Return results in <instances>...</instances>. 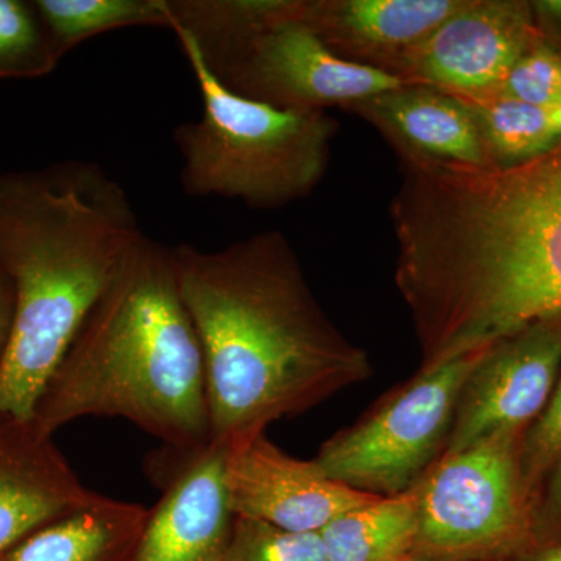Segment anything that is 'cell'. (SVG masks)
<instances>
[{
    "mask_svg": "<svg viewBox=\"0 0 561 561\" xmlns=\"http://www.w3.org/2000/svg\"><path fill=\"white\" fill-rule=\"evenodd\" d=\"M401 168L390 205L394 284L423 367L561 312V142L508 168Z\"/></svg>",
    "mask_w": 561,
    "mask_h": 561,
    "instance_id": "1",
    "label": "cell"
},
{
    "mask_svg": "<svg viewBox=\"0 0 561 561\" xmlns=\"http://www.w3.org/2000/svg\"><path fill=\"white\" fill-rule=\"evenodd\" d=\"M172 250L201 337L214 445L250 440L371 378L370 357L321 308L283 232Z\"/></svg>",
    "mask_w": 561,
    "mask_h": 561,
    "instance_id": "2",
    "label": "cell"
},
{
    "mask_svg": "<svg viewBox=\"0 0 561 561\" xmlns=\"http://www.w3.org/2000/svg\"><path fill=\"white\" fill-rule=\"evenodd\" d=\"M142 236L127 191L95 162L0 173V261L14 289L0 415L33 421L81 324Z\"/></svg>",
    "mask_w": 561,
    "mask_h": 561,
    "instance_id": "3",
    "label": "cell"
},
{
    "mask_svg": "<svg viewBox=\"0 0 561 561\" xmlns=\"http://www.w3.org/2000/svg\"><path fill=\"white\" fill-rule=\"evenodd\" d=\"M84 416L124 419L171 451L210 443L201 337L172 247L144 234L81 324L36 405L54 435Z\"/></svg>",
    "mask_w": 561,
    "mask_h": 561,
    "instance_id": "4",
    "label": "cell"
},
{
    "mask_svg": "<svg viewBox=\"0 0 561 561\" xmlns=\"http://www.w3.org/2000/svg\"><path fill=\"white\" fill-rule=\"evenodd\" d=\"M175 36L203 99L202 119L173 131L186 195L278 209L312 194L330 165L337 122L327 111L280 110L236 94L186 33Z\"/></svg>",
    "mask_w": 561,
    "mask_h": 561,
    "instance_id": "5",
    "label": "cell"
},
{
    "mask_svg": "<svg viewBox=\"0 0 561 561\" xmlns=\"http://www.w3.org/2000/svg\"><path fill=\"white\" fill-rule=\"evenodd\" d=\"M302 0H171L183 32L221 84L280 110L327 111L405 84L342 60L301 20Z\"/></svg>",
    "mask_w": 561,
    "mask_h": 561,
    "instance_id": "6",
    "label": "cell"
},
{
    "mask_svg": "<svg viewBox=\"0 0 561 561\" xmlns=\"http://www.w3.org/2000/svg\"><path fill=\"white\" fill-rule=\"evenodd\" d=\"M524 432L443 454L415 486L413 551L442 561H502L535 541V508L522 468Z\"/></svg>",
    "mask_w": 561,
    "mask_h": 561,
    "instance_id": "7",
    "label": "cell"
},
{
    "mask_svg": "<svg viewBox=\"0 0 561 561\" xmlns=\"http://www.w3.org/2000/svg\"><path fill=\"white\" fill-rule=\"evenodd\" d=\"M485 350L420 368L328 438L313 459L317 467L332 481L375 496L412 490L445 453L461 387Z\"/></svg>",
    "mask_w": 561,
    "mask_h": 561,
    "instance_id": "8",
    "label": "cell"
},
{
    "mask_svg": "<svg viewBox=\"0 0 561 561\" xmlns=\"http://www.w3.org/2000/svg\"><path fill=\"white\" fill-rule=\"evenodd\" d=\"M561 371V312L527 324L483 351L461 387L445 453L526 432Z\"/></svg>",
    "mask_w": 561,
    "mask_h": 561,
    "instance_id": "9",
    "label": "cell"
},
{
    "mask_svg": "<svg viewBox=\"0 0 561 561\" xmlns=\"http://www.w3.org/2000/svg\"><path fill=\"white\" fill-rule=\"evenodd\" d=\"M538 38L529 3L465 0L402 58L394 77L461 99L486 98L500 91L515 62Z\"/></svg>",
    "mask_w": 561,
    "mask_h": 561,
    "instance_id": "10",
    "label": "cell"
},
{
    "mask_svg": "<svg viewBox=\"0 0 561 561\" xmlns=\"http://www.w3.org/2000/svg\"><path fill=\"white\" fill-rule=\"evenodd\" d=\"M225 485L234 516L317 534L376 497L332 481L316 461L295 459L265 434L227 449Z\"/></svg>",
    "mask_w": 561,
    "mask_h": 561,
    "instance_id": "11",
    "label": "cell"
},
{
    "mask_svg": "<svg viewBox=\"0 0 561 561\" xmlns=\"http://www.w3.org/2000/svg\"><path fill=\"white\" fill-rule=\"evenodd\" d=\"M176 456L179 467L150 508L133 561H221L234 523L225 485L227 449L209 443Z\"/></svg>",
    "mask_w": 561,
    "mask_h": 561,
    "instance_id": "12",
    "label": "cell"
},
{
    "mask_svg": "<svg viewBox=\"0 0 561 561\" xmlns=\"http://www.w3.org/2000/svg\"><path fill=\"white\" fill-rule=\"evenodd\" d=\"M99 496L81 483L54 435L33 421L0 415V556Z\"/></svg>",
    "mask_w": 561,
    "mask_h": 561,
    "instance_id": "13",
    "label": "cell"
},
{
    "mask_svg": "<svg viewBox=\"0 0 561 561\" xmlns=\"http://www.w3.org/2000/svg\"><path fill=\"white\" fill-rule=\"evenodd\" d=\"M465 0H302L301 20L342 60L394 77L402 58Z\"/></svg>",
    "mask_w": 561,
    "mask_h": 561,
    "instance_id": "14",
    "label": "cell"
},
{
    "mask_svg": "<svg viewBox=\"0 0 561 561\" xmlns=\"http://www.w3.org/2000/svg\"><path fill=\"white\" fill-rule=\"evenodd\" d=\"M343 110L381 133L400 161L490 168L474 114L457 95L405 83Z\"/></svg>",
    "mask_w": 561,
    "mask_h": 561,
    "instance_id": "15",
    "label": "cell"
},
{
    "mask_svg": "<svg viewBox=\"0 0 561 561\" xmlns=\"http://www.w3.org/2000/svg\"><path fill=\"white\" fill-rule=\"evenodd\" d=\"M150 508L99 500L33 531L0 561H133Z\"/></svg>",
    "mask_w": 561,
    "mask_h": 561,
    "instance_id": "16",
    "label": "cell"
},
{
    "mask_svg": "<svg viewBox=\"0 0 561 561\" xmlns=\"http://www.w3.org/2000/svg\"><path fill=\"white\" fill-rule=\"evenodd\" d=\"M416 529L412 489L343 512L320 530V537L330 561H390L413 551Z\"/></svg>",
    "mask_w": 561,
    "mask_h": 561,
    "instance_id": "17",
    "label": "cell"
},
{
    "mask_svg": "<svg viewBox=\"0 0 561 561\" xmlns=\"http://www.w3.org/2000/svg\"><path fill=\"white\" fill-rule=\"evenodd\" d=\"M463 101L474 114L491 168L534 160L561 142V108H542L497 92Z\"/></svg>",
    "mask_w": 561,
    "mask_h": 561,
    "instance_id": "18",
    "label": "cell"
},
{
    "mask_svg": "<svg viewBox=\"0 0 561 561\" xmlns=\"http://www.w3.org/2000/svg\"><path fill=\"white\" fill-rule=\"evenodd\" d=\"M58 60L84 41L128 27L172 31L169 0H33Z\"/></svg>",
    "mask_w": 561,
    "mask_h": 561,
    "instance_id": "19",
    "label": "cell"
},
{
    "mask_svg": "<svg viewBox=\"0 0 561 561\" xmlns=\"http://www.w3.org/2000/svg\"><path fill=\"white\" fill-rule=\"evenodd\" d=\"M58 62L33 0H0V80L41 79Z\"/></svg>",
    "mask_w": 561,
    "mask_h": 561,
    "instance_id": "20",
    "label": "cell"
},
{
    "mask_svg": "<svg viewBox=\"0 0 561 561\" xmlns=\"http://www.w3.org/2000/svg\"><path fill=\"white\" fill-rule=\"evenodd\" d=\"M221 561H330L317 531H290L234 516Z\"/></svg>",
    "mask_w": 561,
    "mask_h": 561,
    "instance_id": "21",
    "label": "cell"
},
{
    "mask_svg": "<svg viewBox=\"0 0 561 561\" xmlns=\"http://www.w3.org/2000/svg\"><path fill=\"white\" fill-rule=\"evenodd\" d=\"M497 94L542 108H561L560 51L541 38L535 41L502 81Z\"/></svg>",
    "mask_w": 561,
    "mask_h": 561,
    "instance_id": "22",
    "label": "cell"
},
{
    "mask_svg": "<svg viewBox=\"0 0 561 561\" xmlns=\"http://www.w3.org/2000/svg\"><path fill=\"white\" fill-rule=\"evenodd\" d=\"M561 459V371L538 419L524 432L522 468L531 496L538 501L546 479Z\"/></svg>",
    "mask_w": 561,
    "mask_h": 561,
    "instance_id": "23",
    "label": "cell"
},
{
    "mask_svg": "<svg viewBox=\"0 0 561 561\" xmlns=\"http://www.w3.org/2000/svg\"><path fill=\"white\" fill-rule=\"evenodd\" d=\"M535 540H561V459L552 468L538 496Z\"/></svg>",
    "mask_w": 561,
    "mask_h": 561,
    "instance_id": "24",
    "label": "cell"
},
{
    "mask_svg": "<svg viewBox=\"0 0 561 561\" xmlns=\"http://www.w3.org/2000/svg\"><path fill=\"white\" fill-rule=\"evenodd\" d=\"M14 313V289L9 272L0 261V357L9 342Z\"/></svg>",
    "mask_w": 561,
    "mask_h": 561,
    "instance_id": "25",
    "label": "cell"
},
{
    "mask_svg": "<svg viewBox=\"0 0 561 561\" xmlns=\"http://www.w3.org/2000/svg\"><path fill=\"white\" fill-rule=\"evenodd\" d=\"M502 561H561V540H535Z\"/></svg>",
    "mask_w": 561,
    "mask_h": 561,
    "instance_id": "26",
    "label": "cell"
},
{
    "mask_svg": "<svg viewBox=\"0 0 561 561\" xmlns=\"http://www.w3.org/2000/svg\"><path fill=\"white\" fill-rule=\"evenodd\" d=\"M535 14L546 24L557 25L561 28V0H546V2H535L531 7Z\"/></svg>",
    "mask_w": 561,
    "mask_h": 561,
    "instance_id": "27",
    "label": "cell"
},
{
    "mask_svg": "<svg viewBox=\"0 0 561 561\" xmlns=\"http://www.w3.org/2000/svg\"><path fill=\"white\" fill-rule=\"evenodd\" d=\"M390 561H442L430 559V557L420 556V553L408 552L404 556L397 557V559Z\"/></svg>",
    "mask_w": 561,
    "mask_h": 561,
    "instance_id": "28",
    "label": "cell"
}]
</instances>
